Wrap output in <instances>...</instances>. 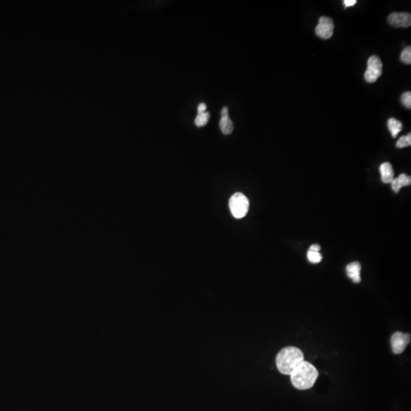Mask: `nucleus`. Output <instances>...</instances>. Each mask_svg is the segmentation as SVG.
Instances as JSON below:
<instances>
[{
	"mask_svg": "<svg viewBox=\"0 0 411 411\" xmlns=\"http://www.w3.org/2000/svg\"><path fill=\"white\" fill-rule=\"evenodd\" d=\"M292 386L298 390H307L313 387L318 377L317 368L307 361H302L291 374Z\"/></svg>",
	"mask_w": 411,
	"mask_h": 411,
	"instance_id": "f257e3e1",
	"label": "nucleus"
},
{
	"mask_svg": "<svg viewBox=\"0 0 411 411\" xmlns=\"http://www.w3.org/2000/svg\"><path fill=\"white\" fill-rule=\"evenodd\" d=\"M302 361L304 355L301 350L295 346H287L276 356V367L282 374L290 376Z\"/></svg>",
	"mask_w": 411,
	"mask_h": 411,
	"instance_id": "f03ea898",
	"label": "nucleus"
},
{
	"mask_svg": "<svg viewBox=\"0 0 411 411\" xmlns=\"http://www.w3.org/2000/svg\"><path fill=\"white\" fill-rule=\"evenodd\" d=\"M228 206L234 218H242L248 212L250 202L246 195L238 192L230 198Z\"/></svg>",
	"mask_w": 411,
	"mask_h": 411,
	"instance_id": "7ed1b4c3",
	"label": "nucleus"
},
{
	"mask_svg": "<svg viewBox=\"0 0 411 411\" xmlns=\"http://www.w3.org/2000/svg\"><path fill=\"white\" fill-rule=\"evenodd\" d=\"M382 74V62L378 56H372L367 62V68L364 74L366 81L373 83Z\"/></svg>",
	"mask_w": 411,
	"mask_h": 411,
	"instance_id": "20e7f679",
	"label": "nucleus"
},
{
	"mask_svg": "<svg viewBox=\"0 0 411 411\" xmlns=\"http://www.w3.org/2000/svg\"><path fill=\"white\" fill-rule=\"evenodd\" d=\"M334 23L332 18L322 16L319 20L318 24L316 26V33L322 39H329L333 36Z\"/></svg>",
	"mask_w": 411,
	"mask_h": 411,
	"instance_id": "39448f33",
	"label": "nucleus"
},
{
	"mask_svg": "<svg viewBox=\"0 0 411 411\" xmlns=\"http://www.w3.org/2000/svg\"><path fill=\"white\" fill-rule=\"evenodd\" d=\"M410 342V334H403L402 332H396L394 334L390 339V344H392L394 354H402L406 346L409 344Z\"/></svg>",
	"mask_w": 411,
	"mask_h": 411,
	"instance_id": "423d86ee",
	"label": "nucleus"
},
{
	"mask_svg": "<svg viewBox=\"0 0 411 411\" xmlns=\"http://www.w3.org/2000/svg\"><path fill=\"white\" fill-rule=\"evenodd\" d=\"M389 24L396 28H408L411 24V16L408 12H394L389 14Z\"/></svg>",
	"mask_w": 411,
	"mask_h": 411,
	"instance_id": "0eeeda50",
	"label": "nucleus"
},
{
	"mask_svg": "<svg viewBox=\"0 0 411 411\" xmlns=\"http://www.w3.org/2000/svg\"><path fill=\"white\" fill-rule=\"evenodd\" d=\"M360 271L361 265L358 262H352L346 266L348 276L355 284H358V282H361Z\"/></svg>",
	"mask_w": 411,
	"mask_h": 411,
	"instance_id": "6e6552de",
	"label": "nucleus"
},
{
	"mask_svg": "<svg viewBox=\"0 0 411 411\" xmlns=\"http://www.w3.org/2000/svg\"><path fill=\"white\" fill-rule=\"evenodd\" d=\"M410 176H408L405 174H400L399 177H398L397 178H394L392 182H390L392 190L396 193H398L403 186H408V185H410Z\"/></svg>",
	"mask_w": 411,
	"mask_h": 411,
	"instance_id": "1a4fd4ad",
	"label": "nucleus"
},
{
	"mask_svg": "<svg viewBox=\"0 0 411 411\" xmlns=\"http://www.w3.org/2000/svg\"><path fill=\"white\" fill-rule=\"evenodd\" d=\"M380 170L382 180L386 184L390 183L394 179V176L392 164L389 162H384L380 166Z\"/></svg>",
	"mask_w": 411,
	"mask_h": 411,
	"instance_id": "9d476101",
	"label": "nucleus"
},
{
	"mask_svg": "<svg viewBox=\"0 0 411 411\" xmlns=\"http://www.w3.org/2000/svg\"><path fill=\"white\" fill-rule=\"evenodd\" d=\"M220 128L222 132L225 135H230L232 134L234 130V124L232 120L230 119V116H222L220 122Z\"/></svg>",
	"mask_w": 411,
	"mask_h": 411,
	"instance_id": "9b49d317",
	"label": "nucleus"
},
{
	"mask_svg": "<svg viewBox=\"0 0 411 411\" xmlns=\"http://www.w3.org/2000/svg\"><path fill=\"white\" fill-rule=\"evenodd\" d=\"M388 128L392 134L393 138H396L398 134L403 129V124L402 122L396 118H390L388 120Z\"/></svg>",
	"mask_w": 411,
	"mask_h": 411,
	"instance_id": "f8f14e48",
	"label": "nucleus"
},
{
	"mask_svg": "<svg viewBox=\"0 0 411 411\" xmlns=\"http://www.w3.org/2000/svg\"><path fill=\"white\" fill-rule=\"evenodd\" d=\"M210 118V114L209 112H206L204 113L198 114V116L195 118V125L198 128L206 126L208 124Z\"/></svg>",
	"mask_w": 411,
	"mask_h": 411,
	"instance_id": "ddd939ff",
	"label": "nucleus"
},
{
	"mask_svg": "<svg viewBox=\"0 0 411 411\" xmlns=\"http://www.w3.org/2000/svg\"><path fill=\"white\" fill-rule=\"evenodd\" d=\"M411 145V134L409 132L406 136H403L396 144V147L398 148H405V147L410 146Z\"/></svg>",
	"mask_w": 411,
	"mask_h": 411,
	"instance_id": "4468645a",
	"label": "nucleus"
},
{
	"mask_svg": "<svg viewBox=\"0 0 411 411\" xmlns=\"http://www.w3.org/2000/svg\"><path fill=\"white\" fill-rule=\"evenodd\" d=\"M308 260L312 264H318L322 262V255L320 252H312L308 250L307 254Z\"/></svg>",
	"mask_w": 411,
	"mask_h": 411,
	"instance_id": "2eb2a0df",
	"label": "nucleus"
},
{
	"mask_svg": "<svg viewBox=\"0 0 411 411\" xmlns=\"http://www.w3.org/2000/svg\"><path fill=\"white\" fill-rule=\"evenodd\" d=\"M400 60L406 64H411V48L406 46L400 54Z\"/></svg>",
	"mask_w": 411,
	"mask_h": 411,
	"instance_id": "dca6fc26",
	"label": "nucleus"
},
{
	"mask_svg": "<svg viewBox=\"0 0 411 411\" xmlns=\"http://www.w3.org/2000/svg\"><path fill=\"white\" fill-rule=\"evenodd\" d=\"M402 104L406 108H411V93L410 92H406L404 93L402 96Z\"/></svg>",
	"mask_w": 411,
	"mask_h": 411,
	"instance_id": "f3484780",
	"label": "nucleus"
},
{
	"mask_svg": "<svg viewBox=\"0 0 411 411\" xmlns=\"http://www.w3.org/2000/svg\"><path fill=\"white\" fill-rule=\"evenodd\" d=\"M356 0H344V5L345 6L346 8H348V7L354 6V5L356 4Z\"/></svg>",
	"mask_w": 411,
	"mask_h": 411,
	"instance_id": "a211bd4d",
	"label": "nucleus"
},
{
	"mask_svg": "<svg viewBox=\"0 0 411 411\" xmlns=\"http://www.w3.org/2000/svg\"><path fill=\"white\" fill-rule=\"evenodd\" d=\"M206 108H208V106L205 103H200L198 108V114L204 113L206 110Z\"/></svg>",
	"mask_w": 411,
	"mask_h": 411,
	"instance_id": "6ab92c4d",
	"label": "nucleus"
},
{
	"mask_svg": "<svg viewBox=\"0 0 411 411\" xmlns=\"http://www.w3.org/2000/svg\"><path fill=\"white\" fill-rule=\"evenodd\" d=\"M228 116V108L227 107H224L221 110V116Z\"/></svg>",
	"mask_w": 411,
	"mask_h": 411,
	"instance_id": "aec40b11",
	"label": "nucleus"
},
{
	"mask_svg": "<svg viewBox=\"0 0 411 411\" xmlns=\"http://www.w3.org/2000/svg\"><path fill=\"white\" fill-rule=\"evenodd\" d=\"M320 250V247L318 244H312L310 248V250H312V252H319Z\"/></svg>",
	"mask_w": 411,
	"mask_h": 411,
	"instance_id": "412c9836",
	"label": "nucleus"
}]
</instances>
